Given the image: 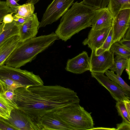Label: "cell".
Listing matches in <instances>:
<instances>
[{
  "mask_svg": "<svg viewBox=\"0 0 130 130\" xmlns=\"http://www.w3.org/2000/svg\"><path fill=\"white\" fill-rule=\"evenodd\" d=\"M0 130H19L9 122L8 119H6L0 116Z\"/></svg>",
  "mask_w": 130,
  "mask_h": 130,
  "instance_id": "27",
  "label": "cell"
},
{
  "mask_svg": "<svg viewBox=\"0 0 130 130\" xmlns=\"http://www.w3.org/2000/svg\"><path fill=\"white\" fill-rule=\"evenodd\" d=\"M35 10L34 5L31 3H26L19 7L17 13L13 17L14 19L20 18H32Z\"/></svg>",
  "mask_w": 130,
  "mask_h": 130,
  "instance_id": "18",
  "label": "cell"
},
{
  "mask_svg": "<svg viewBox=\"0 0 130 130\" xmlns=\"http://www.w3.org/2000/svg\"><path fill=\"white\" fill-rule=\"evenodd\" d=\"M116 126V130H130V123L123 121L120 123L117 124Z\"/></svg>",
  "mask_w": 130,
  "mask_h": 130,
  "instance_id": "31",
  "label": "cell"
},
{
  "mask_svg": "<svg viewBox=\"0 0 130 130\" xmlns=\"http://www.w3.org/2000/svg\"><path fill=\"white\" fill-rule=\"evenodd\" d=\"M129 58L116 56L114 58L113 65L109 69L110 71L113 72H115L117 74L121 76L125 69Z\"/></svg>",
  "mask_w": 130,
  "mask_h": 130,
  "instance_id": "19",
  "label": "cell"
},
{
  "mask_svg": "<svg viewBox=\"0 0 130 130\" xmlns=\"http://www.w3.org/2000/svg\"><path fill=\"white\" fill-rule=\"evenodd\" d=\"M95 50H92L90 57L91 72L104 73L114 64V54L109 49L96 55Z\"/></svg>",
  "mask_w": 130,
  "mask_h": 130,
  "instance_id": "9",
  "label": "cell"
},
{
  "mask_svg": "<svg viewBox=\"0 0 130 130\" xmlns=\"http://www.w3.org/2000/svg\"><path fill=\"white\" fill-rule=\"evenodd\" d=\"M5 24L3 22L0 23V34L3 31Z\"/></svg>",
  "mask_w": 130,
  "mask_h": 130,
  "instance_id": "40",
  "label": "cell"
},
{
  "mask_svg": "<svg viewBox=\"0 0 130 130\" xmlns=\"http://www.w3.org/2000/svg\"><path fill=\"white\" fill-rule=\"evenodd\" d=\"M130 57H129L126 64L125 68V71L128 76L129 79H130Z\"/></svg>",
  "mask_w": 130,
  "mask_h": 130,
  "instance_id": "36",
  "label": "cell"
},
{
  "mask_svg": "<svg viewBox=\"0 0 130 130\" xmlns=\"http://www.w3.org/2000/svg\"><path fill=\"white\" fill-rule=\"evenodd\" d=\"M0 81L5 85L7 89L11 88L15 90L19 87H23L18 82L8 78L0 76Z\"/></svg>",
  "mask_w": 130,
  "mask_h": 130,
  "instance_id": "26",
  "label": "cell"
},
{
  "mask_svg": "<svg viewBox=\"0 0 130 130\" xmlns=\"http://www.w3.org/2000/svg\"><path fill=\"white\" fill-rule=\"evenodd\" d=\"M112 35V31L111 26L109 33L102 45L95 50V53L96 55L102 54L105 51L109 49L111 44Z\"/></svg>",
  "mask_w": 130,
  "mask_h": 130,
  "instance_id": "23",
  "label": "cell"
},
{
  "mask_svg": "<svg viewBox=\"0 0 130 130\" xmlns=\"http://www.w3.org/2000/svg\"><path fill=\"white\" fill-rule=\"evenodd\" d=\"M40 0H28L26 3H31L34 5L38 2Z\"/></svg>",
  "mask_w": 130,
  "mask_h": 130,
  "instance_id": "41",
  "label": "cell"
},
{
  "mask_svg": "<svg viewBox=\"0 0 130 130\" xmlns=\"http://www.w3.org/2000/svg\"><path fill=\"white\" fill-rule=\"evenodd\" d=\"M83 1L85 4L98 9L106 7L108 0H83Z\"/></svg>",
  "mask_w": 130,
  "mask_h": 130,
  "instance_id": "25",
  "label": "cell"
},
{
  "mask_svg": "<svg viewBox=\"0 0 130 130\" xmlns=\"http://www.w3.org/2000/svg\"><path fill=\"white\" fill-rule=\"evenodd\" d=\"M0 76L17 82L21 84L23 87L43 85L44 84L39 75L34 74L32 72L4 64L0 67Z\"/></svg>",
  "mask_w": 130,
  "mask_h": 130,
  "instance_id": "5",
  "label": "cell"
},
{
  "mask_svg": "<svg viewBox=\"0 0 130 130\" xmlns=\"http://www.w3.org/2000/svg\"><path fill=\"white\" fill-rule=\"evenodd\" d=\"M130 9L120 11L113 18L112 25V38L111 45L118 42L130 27Z\"/></svg>",
  "mask_w": 130,
  "mask_h": 130,
  "instance_id": "8",
  "label": "cell"
},
{
  "mask_svg": "<svg viewBox=\"0 0 130 130\" xmlns=\"http://www.w3.org/2000/svg\"><path fill=\"white\" fill-rule=\"evenodd\" d=\"M14 92L17 108L38 125L39 119L46 113L80 101L74 91L57 85L19 87Z\"/></svg>",
  "mask_w": 130,
  "mask_h": 130,
  "instance_id": "1",
  "label": "cell"
},
{
  "mask_svg": "<svg viewBox=\"0 0 130 130\" xmlns=\"http://www.w3.org/2000/svg\"><path fill=\"white\" fill-rule=\"evenodd\" d=\"M109 50L116 56L127 58L130 57V50L123 46L118 42L112 44Z\"/></svg>",
  "mask_w": 130,
  "mask_h": 130,
  "instance_id": "20",
  "label": "cell"
},
{
  "mask_svg": "<svg viewBox=\"0 0 130 130\" xmlns=\"http://www.w3.org/2000/svg\"><path fill=\"white\" fill-rule=\"evenodd\" d=\"M40 23L37 13H34L30 20L18 26V35L20 41L23 42L36 37L40 27Z\"/></svg>",
  "mask_w": 130,
  "mask_h": 130,
  "instance_id": "13",
  "label": "cell"
},
{
  "mask_svg": "<svg viewBox=\"0 0 130 130\" xmlns=\"http://www.w3.org/2000/svg\"><path fill=\"white\" fill-rule=\"evenodd\" d=\"M32 18H20L16 19H14L16 25L18 27L22 25L24 23L30 20Z\"/></svg>",
  "mask_w": 130,
  "mask_h": 130,
  "instance_id": "32",
  "label": "cell"
},
{
  "mask_svg": "<svg viewBox=\"0 0 130 130\" xmlns=\"http://www.w3.org/2000/svg\"><path fill=\"white\" fill-rule=\"evenodd\" d=\"M19 0H6L7 4L10 8L11 13L17 12L19 7L20 6L17 3Z\"/></svg>",
  "mask_w": 130,
  "mask_h": 130,
  "instance_id": "30",
  "label": "cell"
},
{
  "mask_svg": "<svg viewBox=\"0 0 130 130\" xmlns=\"http://www.w3.org/2000/svg\"><path fill=\"white\" fill-rule=\"evenodd\" d=\"M0 116L6 119H8L9 117L6 112L0 107Z\"/></svg>",
  "mask_w": 130,
  "mask_h": 130,
  "instance_id": "38",
  "label": "cell"
},
{
  "mask_svg": "<svg viewBox=\"0 0 130 130\" xmlns=\"http://www.w3.org/2000/svg\"><path fill=\"white\" fill-rule=\"evenodd\" d=\"M65 69L68 71L77 74L90 71V59L87 53L83 51L75 57L68 59Z\"/></svg>",
  "mask_w": 130,
  "mask_h": 130,
  "instance_id": "11",
  "label": "cell"
},
{
  "mask_svg": "<svg viewBox=\"0 0 130 130\" xmlns=\"http://www.w3.org/2000/svg\"><path fill=\"white\" fill-rule=\"evenodd\" d=\"M7 89L4 84L0 81V94H3Z\"/></svg>",
  "mask_w": 130,
  "mask_h": 130,
  "instance_id": "35",
  "label": "cell"
},
{
  "mask_svg": "<svg viewBox=\"0 0 130 130\" xmlns=\"http://www.w3.org/2000/svg\"><path fill=\"white\" fill-rule=\"evenodd\" d=\"M118 42L123 46L130 50V40L122 38Z\"/></svg>",
  "mask_w": 130,
  "mask_h": 130,
  "instance_id": "33",
  "label": "cell"
},
{
  "mask_svg": "<svg viewBox=\"0 0 130 130\" xmlns=\"http://www.w3.org/2000/svg\"><path fill=\"white\" fill-rule=\"evenodd\" d=\"M12 13L8 14L4 17L3 22L5 24L10 23L12 22L14 20L13 17L12 16Z\"/></svg>",
  "mask_w": 130,
  "mask_h": 130,
  "instance_id": "34",
  "label": "cell"
},
{
  "mask_svg": "<svg viewBox=\"0 0 130 130\" xmlns=\"http://www.w3.org/2000/svg\"><path fill=\"white\" fill-rule=\"evenodd\" d=\"M130 27L126 31L122 38L130 40Z\"/></svg>",
  "mask_w": 130,
  "mask_h": 130,
  "instance_id": "39",
  "label": "cell"
},
{
  "mask_svg": "<svg viewBox=\"0 0 130 130\" xmlns=\"http://www.w3.org/2000/svg\"><path fill=\"white\" fill-rule=\"evenodd\" d=\"M75 0H54L43 14L40 27L56 22L67 11Z\"/></svg>",
  "mask_w": 130,
  "mask_h": 130,
  "instance_id": "6",
  "label": "cell"
},
{
  "mask_svg": "<svg viewBox=\"0 0 130 130\" xmlns=\"http://www.w3.org/2000/svg\"><path fill=\"white\" fill-rule=\"evenodd\" d=\"M1 0H0V1Z\"/></svg>",
  "mask_w": 130,
  "mask_h": 130,
  "instance_id": "42",
  "label": "cell"
},
{
  "mask_svg": "<svg viewBox=\"0 0 130 130\" xmlns=\"http://www.w3.org/2000/svg\"><path fill=\"white\" fill-rule=\"evenodd\" d=\"M126 109L128 113L130 115V101H123Z\"/></svg>",
  "mask_w": 130,
  "mask_h": 130,
  "instance_id": "37",
  "label": "cell"
},
{
  "mask_svg": "<svg viewBox=\"0 0 130 130\" xmlns=\"http://www.w3.org/2000/svg\"><path fill=\"white\" fill-rule=\"evenodd\" d=\"M113 18L107 7L97 9L92 20L91 29L97 30L111 26Z\"/></svg>",
  "mask_w": 130,
  "mask_h": 130,
  "instance_id": "14",
  "label": "cell"
},
{
  "mask_svg": "<svg viewBox=\"0 0 130 130\" xmlns=\"http://www.w3.org/2000/svg\"><path fill=\"white\" fill-rule=\"evenodd\" d=\"M97 9L83 2L74 3L63 15L55 33L65 42L75 34L91 27L92 20Z\"/></svg>",
  "mask_w": 130,
  "mask_h": 130,
  "instance_id": "2",
  "label": "cell"
},
{
  "mask_svg": "<svg viewBox=\"0 0 130 130\" xmlns=\"http://www.w3.org/2000/svg\"><path fill=\"white\" fill-rule=\"evenodd\" d=\"M0 107L10 116L11 111L13 108L4 99L0 94Z\"/></svg>",
  "mask_w": 130,
  "mask_h": 130,
  "instance_id": "29",
  "label": "cell"
},
{
  "mask_svg": "<svg viewBox=\"0 0 130 130\" xmlns=\"http://www.w3.org/2000/svg\"><path fill=\"white\" fill-rule=\"evenodd\" d=\"M116 107L118 115L122 119V121L130 123V115L129 114L123 101L117 102Z\"/></svg>",
  "mask_w": 130,
  "mask_h": 130,
  "instance_id": "22",
  "label": "cell"
},
{
  "mask_svg": "<svg viewBox=\"0 0 130 130\" xmlns=\"http://www.w3.org/2000/svg\"><path fill=\"white\" fill-rule=\"evenodd\" d=\"M59 38L53 32L47 35L20 41L5 61L4 64L19 68L35 59L37 55L52 45Z\"/></svg>",
  "mask_w": 130,
  "mask_h": 130,
  "instance_id": "3",
  "label": "cell"
},
{
  "mask_svg": "<svg viewBox=\"0 0 130 130\" xmlns=\"http://www.w3.org/2000/svg\"><path fill=\"white\" fill-rule=\"evenodd\" d=\"M8 120L19 130H41L26 114L17 108L12 109Z\"/></svg>",
  "mask_w": 130,
  "mask_h": 130,
  "instance_id": "10",
  "label": "cell"
},
{
  "mask_svg": "<svg viewBox=\"0 0 130 130\" xmlns=\"http://www.w3.org/2000/svg\"><path fill=\"white\" fill-rule=\"evenodd\" d=\"M38 124L41 130H70L67 125L54 115L53 112L47 113L42 116Z\"/></svg>",
  "mask_w": 130,
  "mask_h": 130,
  "instance_id": "15",
  "label": "cell"
},
{
  "mask_svg": "<svg viewBox=\"0 0 130 130\" xmlns=\"http://www.w3.org/2000/svg\"><path fill=\"white\" fill-rule=\"evenodd\" d=\"M10 8L6 4V2L0 1V23H2L4 17L9 13H11Z\"/></svg>",
  "mask_w": 130,
  "mask_h": 130,
  "instance_id": "28",
  "label": "cell"
},
{
  "mask_svg": "<svg viewBox=\"0 0 130 130\" xmlns=\"http://www.w3.org/2000/svg\"><path fill=\"white\" fill-rule=\"evenodd\" d=\"M107 5L114 18L120 11L130 9V0H108Z\"/></svg>",
  "mask_w": 130,
  "mask_h": 130,
  "instance_id": "17",
  "label": "cell"
},
{
  "mask_svg": "<svg viewBox=\"0 0 130 130\" xmlns=\"http://www.w3.org/2000/svg\"><path fill=\"white\" fill-rule=\"evenodd\" d=\"M111 27V26L97 30L91 29L87 38L83 41L82 44L85 45H87L91 50H95L102 45Z\"/></svg>",
  "mask_w": 130,
  "mask_h": 130,
  "instance_id": "12",
  "label": "cell"
},
{
  "mask_svg": "<svg viewBox=\"0 0 130 130\" xmlns=\"http://www.w3.org/2000/svg\"><path fill=\"white\" fill-rule=\"evenodd\" d=\"M91 74L92 77L107 89L116 102L130 100V92L109 79L104 73L92 72Z\"/></svg>",
  "mask_w": 130,
  "mask_h": 130,
  "instance_id": "7",
  "label": "cell"
},
{
  "mask_svg": "<svg viewBox=\"0 0 130 130\" xmlns=\"http://www.w3.org/2000/svg\"><path fill=\"white\" fill-rule=\"evenodd\" d=\"M14 90L11 88L8 89L3 94H0L2 98L13 108H17L14 101Z\"/></svg>",
  "mask_w": 130,
  "mask_h": 130,
  "instance_id": "24",
  "label": "cell"
},
{
  "mask_svg": "<svg viewBox=\"0 0 130 130\" xmlns=\"http://www.w3.org/2000/svg\"><path fill=\"white\" fill-rule=\"evenodd\" d=\"M53 113L70 130H91L94 128L91 113L87 111L79 103L59 108Z\"/></svg>",
  "mask_w": 130,
  "mask_h": 130,
  "instance_id": "4",
  "label": "cell"
},
{
  "mask_svg": "<svg viewBox=\"0 0 130 130\" xmlns=\"http://www.w3.org/2000/svg\"><path fill=\"white\" fill-rule=\"evenodd\" d=\"M20 41L18 35L12 36L0 44V67L4 63Z\"/></svg>",
  "mask_w": 130,
  "mask_h": 130,
  "instance_id": "16",
  "label": "cell"
},
{
  "mask_svg": "<svg viewBox=\"0 0 130 130\" xmlns=\"http://www.w3.org/2000/svg\"><path fill=\"white\" fill-rule=\"evenodd\" d=\"M105 73L109 79L118 84L123 89L130 92V87L125 82L120 75L115 74L114 72L108 70Z\"/></svg>",
  "mask_w": 130,
  "mask_h": 130,
  "instance_id": "21",
  "label": "cell"
}]
</instances>
